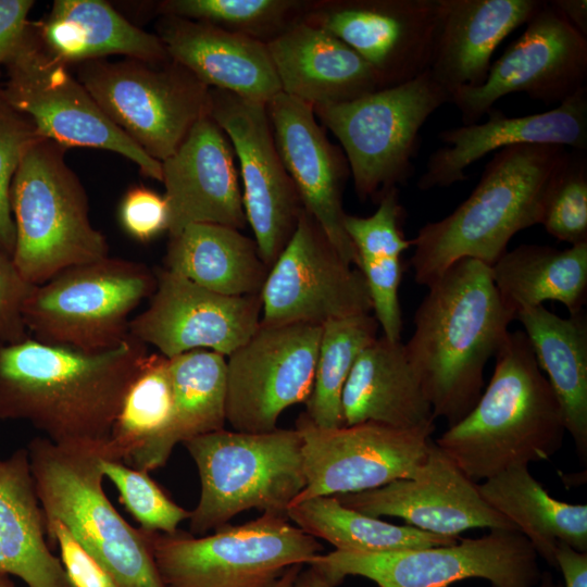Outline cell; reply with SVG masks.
<instances>
[{"label":"cell","mask_w":587,"mask_h":587,"mask_svg":"<svg viewBox=\"0 0 587 587\" xmlns=\"http://www.w3.org/2000/svg\"><path fill=\"white\" fill-rule=\"evenodd\" d=\"M484 123L439 133L444 147L434 151L417 182L420 190L449 187L465 180V170L490 152L530 143L587 151V87L557 108L536 114L507 116L492 109Z\"/></svg>","instance_id":"24"},{"label":"cell","mask_w":587,"mask_h":587,"mask_svg":"<svg viewBox=\"0 0 587 587\" xmlns=\"http://www.w3.org/2000/svg\"><path fill=\"white\" fill-rule=\"evenodd\" d=\"M164 268L233 297L260 295L270 270L255 240L239 229L207 223L190 224L170 237Z\"/></svg>","instance_id":"32"},{"label":"cell","mask_w":587,"mask_h":587,"mask_svg":"<svg viewBox=\"0 0 587 587\" xmlns=\"http://www.w3.org/2000/svg\"><path fill=\"white\" fill-rule=\"evenodd\" d=\"M148 353L130 335L101 351L0 342V422L26 421L57 445L107 440Z\"/></svg>","instance_id":"1"},{"label":"cell","mask_w":587,"mask_h":587,"mask_svg":"<svg viewBox=\"0 0 587 587\" xmlns=\"http://www.w3.org/2000/svg\"><path fill=\"white\" fill-rule=\"evenodd\" d=\"M0 587H16L9 575L0 574Z\"/></svg>","instance_id":"53"},{"label":"cell","mask_w":587,"mask_h":587,"mask_svg":"<svg viewBox=\"0 0 587 587\" xmlns=\"http://www.w3.org/2000/svg\"><path fill=\"white\" fill-rule=\"evenodd\" d=\"M77 79L105 115L159 162L174 154L209 113L210 88L172 59L87 61L78 64Z\"/></svg>","instance_id":"11"},{"label":"cell","mask_w":587,"mask_h":587,"mask_svg":"<svg viewBox=\"0 0 587 587\" xmlns=\"http://www.w3.org/2000/svg\"><path fill=\"white\" fill-rule=\"evenodd\" d=\"M539 587H561L560 584H554L551 575L548 572H544L541 575Z\"/></svg>","instance_id":"52"},{"label":"cell","mask_w":587,"mask_h":587,"mask_svg":"<svg viewBox=\"0 0 587 587\" xmlns=\"http://www.w3.org/2000/svg\"><path fill=\"white\" fill-rule=\"evenodd\" d=\"M101 469L141 529L173 534L184 520L190 517L191 511L171 500L149 476V472L109 458L102 460Z\"/></svg>","instance_id":"41"},{"label":"cell","mask_w":587,"mask_h":587,"mask_svg":"<svg viewBox=\"0 0 587 587\" xmlns=\"http://www.w3.org/2000/svg\"><path fill=\"white\" fill-rule=\"evenodd\" d=\"M26 449L46 522L63 523L114 587H164L146 532L128 524L104 492L101 462L118 461L110 438L57 445L36 437Z\"/></svg>","instance_id":"5"},{"label":"cell","mask_w":587,"mask_h":587,"mask_svg":"<svg viewBox=\"0 0 587 587\" xmlns=\"http://www.w3.org/2000/svg\"><path fill=\"white\" fill-rule=\"evenodd\" d=\"M33 288L20 275L12 255L0 245V342L14 344L29 336L22 309Z\"/></svg>","instance_id":"45"},{"label":"cell","mask_w":587,"mask_h":587,"mask_svg":"<svg viewBox=\"0 0 587 587\" xmlns=\"http://www.w3.org/2000/svg\"><path fill=\"white\" fill-rule=\"evenodd\" d=\"M537 364L562 410L565 430L580 460H587V316L585 311L561 317L544 305L521 310Z\"/></svg>","instance_id":"31"},{"label":"cell","mask_w":587,"mask_h":587,"mask_svg":"<svg viewBox=\"0 0 587 587\" xmlns=\"http://www.w3.org/2000/svg\"><path fill=\"white\" fill-rule=\"evenodd\" d=\"M229 139L205 114L179 148L162 163L168 207V235L197 223L246 227L242 191Z\"/></svg>","instance_id":"23"},{"label":"cell","mask_w":587,"mask_h":587,"mask_svg":"<svg viewBox=\"0 0 587 587\" xmlns=\"http://www.w3.org/2000/svg\"><path fill=\"white\" fill-rule=\"evenodd\" d=\"M404 349L435 419L450 426L478 401L484 370L516 319L502 301L490 266L464 258L427 286Z\"/></svg>","instance_id":"2"},{"label":"cell","mask_w":587,"mask_h":587,"mask_svg":"<svg viewBox=\"0 0 587 587\" xmlns=\"http://www.w3.org/2000/svg\"><path fill=\"white\" fill-rule=\"evenodd\" d=\"M33 5L32 0H0V64H4L22 42Z\"/></svg>","instance_id":"47"},{"label":"cell","mask_w":587,"mask_h":587,"mask_svg":"<svg viewBox=\"0 0 587 587\" xmlns=\"http://www.w3.org/2000/svg\"><path fill=\"white\" fill-rule=\"evenodd\" d=\"M40 138L33 122L14 110L0 90V245L11 255L15 245L11 184L24 154Z\"/></svg>","instance_id":"42"},{"label":"cell","mask_w":587,"mask_h":587,"mask_svg":"<svg viewBox=\"0 0 587 587\" xmlns=\"http://www.w3.org/2000/svg\"><path fill=\"white\" fill-rule=\"evenodd\" d=\"M344 425L366 422L400 429H435V416L404 344L378 336L361 351L346 380Z\"/></svg>","instance_id":"28"},{"label":"cell","mask_w":587,"mask_h":587,"mask_svg":"<svg viewBox=\"0 0 587 587\" xmlns=\"http://www.w3.org/2000/svg\"><path fill=\"white\" fill-rule=\"evenodd\" d=\"M173 412L163 435L127 465L151 472L162 467L178 442L221 430L226 422V360L204 349L170 359Z\"/></svg>","instance_id":"33"},{"label":"cell","mask_w":587,"mask_h":587,"mask_svg":"<svg viewBox=\"0 0 587 587\" xmlns=\"http://www.w3.org/2000/svg\"><path fill=\"white\" fill-rule=\"evenodd\" d=\"M554 559L564 577L565 587H587V552H579L560 540Z\"/></svg>","instance_id":"48"},{"label":"cell","mask_w":587,"mask_h":587,"mask_svg":"<svg viewBox=\"0 0 587 587\" xmlns=\"http://www.w3.org/2000/svg\"><path fill=\"white\" fill-rule=\"evenodd\" d=\"M4 64L3 98L33 122L42 138L66 149L88 147L118 153L137 164L145 176L162 182V163L105 115L67 65L43 50L32 24Z\"/></svg>","instance_id":"13"},{"label":"cell","mask_w":587,"mask_h":587,"mask_svg":"<svg viewBox=\"0 0 587 587\" xmlns=\"http://www.w3.org/2000/svg\"><path fill=\"white\" fill-rule=\"evenodd\" d=\"M296 429L302 438L307 485L291 503L375 489L410 477L424 460L435 430L373 422L321 428L304 412Z\"/></svg>","instance_id":"17"},{"label":"cell","mask_w":587,"mask_h":587,"mask_svg":"<svg viewBox=\"0 0 587 587\" xmlns=\"http://www.w3.org/2000/svg\"><path fill=\"white\" fill-rule=\"evenodd\" d=\"M209 114L236 153L247 223L268 268L290 240L303 210L278 154L266 104L210 88Z\"/></svg>","instance_id":"18"},{"label":"cell","mask_w":587,"mask_h":587,"mask_svg":"<svg viewBox=\"0 0 587 587\" xmlns=\"http://www.w3.org/2000/svg\"><path fill=\"white\" fill-rule=\"evenodd\" d=\"M378 202L377 210L371 216L345 215L344 228L357 250L358 259L375 255L401 257L412 247L411 240L404 237L402 230L404 211L399 201L398 189H390Z\"/></svg>","instance_id":"43"},{"label":"cell","mask_w":587,"mask_h":587,"mask_svg":"<svg viewBox=\"0 0 587 587\" xmlns=\"http://www.w3.org/2000/svg\"><path fill=\"white\" fill-rule=\"evenodd\" d=\"M495 360L490 382L474 408L435 440L473 482L548 461L566 432L526 334L509 332Z\"/></svg>","instance_id":"3"},{"label":"cell","mask_w":587,"mask_h":587,"mask_svg":"<svg viewBox=\"0 0 587 587\" xmlns=\"http://www.w3.org/2000/svg\"><path fill=\"white\" fill-rule=\"evenodd\" d=\"M286 515L304 533L327 540L340 551L420 549L448 546L460 539L387 523L345 507L334 496L291 503Z\"/></svg>","instance_id":"36"},{"label":"cell","mask_w":587,"mask_h":587,"mask_svg":"<svg viewBox=\"0 0 587 587\" xmlns=\"http://www.w3.org/2000/svg\"><path fill=\"white\" fill-rule=\"evenodd\" d=\"M172 412L170 359L148 353L112 426L110 442L116 459L127 464L153 445L166 430Z\"/></svg>","instance_id":"38"},{"label":"cell","mask_w":587,"mask_h":587,"mask_svg":"<svg viewBox=\"0 0 587 587\" xmlns=\"http://www.w3.org/2000/svg\"><path fill=\"white\" fill-rule=\"evenodd\" d=\"M154 273L157 287L149 305L130 319L128 333L168 359L198 349L228 357L260 325V295L225 296L164 267Z\"/></svg>","instance_id":"20"},{"label":"cell","mask_w":587,"mask_h":587,"mask_svg":"<svg viewBox=\"0 0 587 587\" xmlns=\"http://www.w3.org/2000/svg\"><path fill=\"white\" fill-rule=\"evenodd\" d=\"M372 517L397 516L432 534L459 537L471 528L517 530L480 496L477 484L432 440L414 473L382 487L334 496Z\"/></svg>","instance_id":"21"},{"label":"cell","mask_w":587,"mask_h":587,"mask_svg":"<svg viewBox=\"0 0 587 587\" xmlns=\"http://www.w3.org/2000/svg\"><path fill=\"white\" fill-rule=\"evenodd\" d=\"M302 20L349 46L387 88L429 70L440 0L311 1Z\"/></svg>","instance_id":"19"},{"label":"cell","mask_w":587,"mask_h":587,"mask_svg":"<svg viewBox=\"0 0 587 587\" xmlns=\"http://www.w3.org/2000/svg\"><path fill=\"white\" fill-rule=\"evenodd\" d=\"M158 37L173 61L209 88L267 104L282 92L267 46L209 23L162 15Z\"/></svg>","instance_id":"25"},{"label":"cell","mask_w":587,"mask_h":587,"mask_svg":"<svg viewBox=\"0 0 587 587\" xmlns=\"http://www.w3.org/2000/svg\"><path fill=\"white\" fill-rule=\"evenodd\" d=\"M294 587H333L326 577L313 565L300 571Z\"/></svg>","instance_id":"50"},{"label":"cell","mask_w":587,"mask_h":587,"mask_svg":"<svg viewBox=\"0 0 587 587\" xmlns=\"http://www.w3.org/2000/svg\"><path fill=\"white\" fill-rule=\"evenodd\" d=\"M311 1L299 0H166L162 15L212 24L268 42L300 21Z\"/></svg>","instance_id":"39"},{"label":"cell","mask_w":587,"mask_h":587,"mask_svg":"<svg viewBox=\"0 0 587 587\" xmlns=\"http://www.w3.org/2000/svg\"><path fill=\"white\" fill-rule=\"evenodd\" d=\"M285 514L196 537L145 530L164 587H272L292 565L310 564L321 544Z\"/></svg>","instance_id":"8"},{"label":"cell","mask_w":587,"mask_h":587,"mask_svg":"<svg viewBox=\"0 0 587 587\" xmlns=\"http://www.w3.org/2000/svg\"><path fill=\"white\" fill-rule=\"evenodd\" d=\"M0 574L27 587H74L50 550L26 448L0 459Z\"/></svg>","instance_id":"30"},{"label":"cell","mask_w":587,"mask_h":587,"mask_svg":"<svg viewBox=\"0 0 587 587\" xmlns=\"http://www.w3.org/2000/svg\"><path fill=\"white\" fill-rule=\"evenodd\" d=\"M47 540L57 545L74 587H114L101 566L60 521L46 522Z\"/></svg>","instance_id":"46"},{"label":"cell","mask_w":587,"mask_h":587,"mask_svg":"<svg viewBox=\"0 0 587 587\" xmlns=\"http://www.w3.org/2000/svg\"><path fill=\"white\" fill-rule=\"evenodd\" d=\"M549 3L584 37L587 38V1L551 0Z\"/></svg>","instance_id":"49"},{"label":"cell","mask_w":587,"mask_h":587,"mask_svg":"<svg viewBox=\"0 0 587 587\" xmlns=\"http://www.w3.org/2000/svg\"><path fill=\"white\" fill-rule=\"evenodd\" d=\"M587 87V38L550 3L541 1L524 33L490 66L483 85L451 97L463 125L477 123L502 97L524 92L560 104Z\"/></svg>","instance_id":"15"},{"label":"cell","mask_w":587,"mask_h":587,"mask_svg":"<svg viewBox=\"0 0 587 587\" xmlns=\"http://www.w3.org/2000/svg\"><path fill=\"white\" fill-rule=\"evenodd\" d=\"M65 151L40 138L24 154L11 184L12 259L32 286L109 255L105 237L89 220L85 189L64 160Z\"/></svg>","instance_id":"6"},{"label":"cell","mask_w":587,"mask_h":587,"mask_svg":"<svg viewBox=\"0 0 587 587\" xmlns=\"http://www.w3.org/2000/svg\"><path fill=\"white\" fill-rule=\"evenodd\" d=\"M302 570V564L290 566L272 587H294L295 580Z\"/></svg>","instance_id":"51"},{"label":"cell","mask_w":587,"mask_h":587,"mask_svg":"<svg viewBox=\"0 0 587 587\" xmlns=\"http://www.w3.org/2000/svg\"><path fill=\"white\" fill-rule=\"evenodd\" d=\"M482 498L512 522L538 557L555 565L558 541L587 552V505L552 498L528 471L510 467L477 485Z\"/></svg>","instance_id":"34"},{"label":"cell","mask_w":587,"mask_h":587,"mask_svg":"<svg viewBox=\"0 0 587 587\" xmlns=\"http://www.w3.org/2000/svg\"><path fill=\"white\" fill-rule=\"evenodd\" d=\"M540 224L571 246L587 242V157L573 150L546 195Z\"/></svg>","instance_id":"40"},{"label":"cell","mask_w":587,"mask_h":587,"mask_svg":"<svg viewBox=\"0 0 587 587\" xmlns=\"http://www.w3.org/2000/svg\"><path fill=\"white\" fill-rule=\"evenodd\" d=\"M118 220L130 237L150 241L168 228L166 199L146 186H133L120 203Z\"/></svg>","instance_id":"44"},{"label":"cell","mask_w":587,"mask_h":587,"mask_svg":"<svg viewBox=\"0 0 587 587\" xmlns=\"http://www.w3.org/2000/svg\"><path fill=\"white\" fill-rule=\"evenodd\" d=\"M274 141L303 209L349 264L357 250L344 228L342 191L350 168L315 118L313 108L279 92L266 104Z\"/></svg>","instance_id":"22"},{"label":"cell","mask_w":587,"mask_h":587,"mask_svg":"<svg viewBox=\"0 0 587 587\" xmlns=\"http://www.w3.org/2000/svg\"><path fill=\"white\" fill-rule=\"evenodd\" d=\"M32 26L43 50L65 65L111 54L148 62L170 59L158 35L137 27L101 0H57L46 18Z\"/></svg>","instance_id":"29"},{"label":"cell","mask_w":587,"mask_h":587,"mask_svg":"<svg viewBox=\"0 0 587 587\" xmlns=\"http://www.w3.org/2000/svg\"><path fill=\"white\" fill-rule=\"evenodd\" d=\"M567 154L565 147L554 145L496 151L467 199L411 239L415 282L427 287L464 258L491 266L515 234L540 224L546 195Z\"/></svg>","instance_id":"4"},{"label":"cell","mask_w":587,"mask_h":587,"mask_svg":"<svg viewBox=\"0 0 587 587\" xmlns=\"http://www.w3.org/2000/svg\"><path fill=\"white\" fill-rule=\"evenodd\" d=\"M322 326H258L226 361V421L234 430L267 433L280 413L312 392Z\"/></svg>","instance_id":"14"},{"label":"cell","mask_w":587,"mask_h":587,"mask_svg":"<svg viewBox=\"0 0 587 587\" xmlns=\"http://www.w3.org/2000/svg\"><path fill=\"white\" fill-rule=\"evenodd\" d=\"M449 100L427 70L403 84L313 111L342 146L358 197L379 201L412 176L421 128Z\"/></svg>","instance_id":"10"},{"label":"cell","mask_w":587,"mask_h":587,"mask_svg":"<svg viewBox=\"0 0 587 587\" xmlns=\"http://www.w3.org/2000/svg\"><path fill=\"white\" fill-rule=\"evenodd\" d=\"M261 323H324L370 314L365 278L328 240L303 209L296 229L268 274L262 291Z\"/></svg>","instance_id":"16"},{"label":"cell","mask_w":587,"mask_h":587,"mask_svg":"<svg viewBox=\"0 0 587 587\" xmlns=\"http://www.w3.org/2000/svg\"><path fill=\"white\" fill-rule=\"evenodd\" d=\"M155 287V273L147 265L108 255L34 286L22 317L29 337L38 341L107 350L128 337L132 312Z\"/></svg>","instance_id":"9"},{"label":"cell","mask_w":587,"mask_h":587,"mask_svg":"<svg viewBox=\"0 0 587 587\" xmlns=\"http://www.w3.org/2000/svg\"><path fill=\"white\" fill-rule=\"evenodd\" d=\"M197 465L200 499L189 532L202 536L240 512L285 514L307 485L302 438L295 429L267 433L221 429L184 442Z\"/></svg>","instance_id":"7"},{"label":"cell","mask_w":587,"mask_h":587,"mask_svg":"<svg viewBox=\"0 0 587 587\" xmlns=\"http://www.w3.org/2000/svg\"><path fill=\"white\" fill-rule=\"evenodd\" d=\"M491 276L503 303L521 310L562 303L569 314L583 311L587 299V242L559 250L520 245L505 251L491 266Z\"/></svg>","instance_id":"35"},{"label":"cell","mask_w":587,"mask_h":587,"mask_svg":"<svg viewBox=\"0 0 587 587\" xmlns=\"http://www.w3.org/2000/svg\"><path fill=\"white\" fill-rule=\"evenodd\" d=\"M378 328L371 313L330 320L322 325L314 383L304 412L317 427L344 426L341 396L346 380L361 351L378 337Z\"/></svg>","instance_id":"37"},{"label":"cell","mask_w":587,"mask_h":587,"mask_svg":"<svg viewBox=\"0 0 587 587\" xmlns=\"http://www.w3.org/2000/svg\"><path fill=\"white\" fill-rule=\"evenodd\" d=\"M309 565L333 587L347 576H362L379 587H449L467 578L487 579L492 587H537L542 575L529 540L517 530L499 528L440 547L385 552L335 550L315 555Z\"/></svg>","instance_id":"12"},{"label":"cell","mask_w":587,"mask_h":587,"mask_svg":"<svg viewBox=\"0 0 587 587\" xmlns=\"http://www.w3.org/2000/svg\"><path fill=\"white\" fill-rule=\"evenodd\" d=\"M266 46L282 92L313 109L382 89L373 68L357 52L302 18Z\"/></svg>","instance_id":"26"},{"label":"cell","mask_w":587,"mask_h":587,"mask_svg":"<svg viewBox=\"0 0 587 587\" xmlns=\"http://www.w3.org/2000/svg\"><path fill=\"white\" fill-rule=\"evenodd\" d=\"M539 0H440V25L429 73L451 97L484 84L500 42L527 23ZM450 101V100H449Z\"/></svg>","instance_id":"27"}]
</instances>
